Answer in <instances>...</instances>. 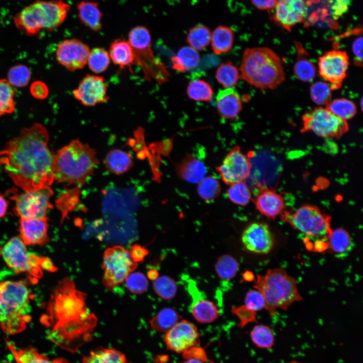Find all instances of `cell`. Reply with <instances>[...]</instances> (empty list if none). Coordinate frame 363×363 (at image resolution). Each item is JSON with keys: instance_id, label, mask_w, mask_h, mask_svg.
Wrapping results in <instances>:
<instances>
[{"instance_id": "ac0fdd59", "label": "cell", "mask_w": 363, "mask_h": 363, "mask_svg": "<svg viewBox=\"0 0 363 363\" xmlns=\"http://www.w3.org/2000/svg\"><path fill=\"white\" fill-rule=\"evenodd\" d=\"M73 95L86 106H94L105 102L109 99L104 78L95 75L85 76L73 90Z\"/></svg>"}, {"instance_id": "6da1fadb", "label": "cell", "mask_w": 363, "mask_h": 363, "mask_svg": "<svg viewBox=\"0 0 363 363\" xmlns=\"http://www.w3.org/2000/svg\"><path fill=\"white\" fill-rule=\"evenodd\" d=\"M86 298L71 278H65L54 288L41 319L48 339L73 353L92 339L97 326V317L87 308Z\"/></svg>"}, {"instance_id": "91938a15", "label": "cell", "mask_w": 363, "mask_h": 363, "mask_svg": "<svg viewBox=\"0 0 363 363\" xmlns=\"http://www.w3.org/2000/svg\"><path fill=\"white\" fill-rule=\"evenodd\" d=\"M147 277L151 280H155L158 277V272L155 269H150L147 272Z\"/></svg>"}, {"instance_id": "5b68a950", "label": "cell", "mask_w": 363, "mask_h": 363, "mask_svg": "<svg viewBox=\"0 0 363 363\" xmlns=\"http://www.w3.org/2000/svg\"><path fill=\"white\" fill-rule=\"evenodd\" d=\"M30 291L22 281L0 282V328L7 334L24 331L31 320Z\"/></svg>"}, {"instance_id": "7c38bea8", "label": "cell", "mask_w": 363, "mask_h": 363, "mask_svg": "<svg viewBox=\"0 0 363 363\" xmlns=\"http://www.w3.org/2000/svg\"><path fill=\"white\" fill-rule=\"evenodd\" d=\"M302 132H312L322 138H339L349 130L346 120L341 119L326 107L318 106L302 116Z\"/></svg>"}, {"instance_id": "7a4b0ae2", "label": "cell", "mask_w": 363, "mask_h": 363, "mask_svg": "<svg viewBox=\"0 0 363 363\" xmlns=\"http://www.w3.org/2000/svg\"><path fill=\"white\" fill-rule=\"evenodd\" d=\"M46 128L35 123L9 141L0 161L15 185L24 191L49 187L54 180V156L48 147Z\"/></svg>"}, {"instance_id": "30bf717a", "label": "cell", "mask_w": 363, "mask_h": 363, "mask_svg": "<svg viewBox=\"0 0 363 363\" xmlns=\"http://www.w3.org/2000/svg\"><path fill=\"white\" fill-rule=\"evenodd\" d=\"M281 218L293 228L316 240L327 241L332 231L330 217L315 206L302 205L293 212L282 213Z\"/></svg>"}, {"instance_id": "ba28073f", "label": "cell", "mask_w": 363, "mask_h": 363, "mask_svg": "<svg viewBox=\"0 0 363 363\" xmlns=\"http://www.w3.org/2000/svg\"><path fill=\"white\" fill-rule=\"evenodd\" d=\"M19 236L11 238L2 248L1 254L7 265L16 273H24L39 278L42 270L54 272L56 267L47 258L30 252Z\"/></svg>"}, {"instance_id": "f5cc1de1", "label": "cell", "mask_w": 363, "mask_h": 363, "mask_svg": "<svg viewBox=\"0 0 363 363\" xmlns=\"http://www.w3.org/2000/svg\"><path fill=\"white\" fill-rule=\"evenodd\" d=\"M231 312L239 319L238 326L240 328L244 327L249 323L257 322L256 312L250 310L245 305L232 307Z\"/></svg>"}, {"instance_id": "f907efd6", "label": "cell", "mask_w": 363, "mask_h": 363, "mask_svg": "<svg viewBox=\"0 0 363 363\" xmlns=\"http://www.w3.org/2000/svg\"><path fill=\"white\" fill-rule=\"evenodd\" d=\"M328 15L334 21L338 20L348 10L351 0H324Z\"/></svg>"}, {"instance_id": "7bdbcfd3", "label": "cell", "mask_w": 363, "mask_h": 363, "mask_svg": "<svg viewBox=\"0 0 363 363\" xmlns=\"http://www.w3.org/2000/svg\"><path fill=\"white\" fill-rule=\"evenodd\" d=\"M253 343L261 348H270L274 343L275 337L272 330L268 326L258 325L250 332Z\"/></svg>"}, {"instance_id": "bcb514c9", "label": "cell", "mask_w": 363, "mask_h": 363, "mask_svg": "<svg viewBox=\"0 0 363 363\" xmlns=\"http://www.w3.org/2000/svg\"><path fill=\"white\" fill-rule=\"evenodd\" d=\"M31 78L29 69L24 65L19 64L9 69L7 79L14 87H24L28 85Z\"/></svg>"}, {"instance_id": "8992f818", "label": "cell", "mask_w": 363, "mask_h": 363, "mask_svg": "<svg viewBox=\"0 0 363 363\" xmlns=\"http://www.w3.org/2000/svg\"><path fill=\"white\" fill-rule=\"evenodd\" d=\"M69 4L63 0L36 1L24 8L14 17L16 27L27 35L42 30L53 31L66 20L70 11Z\"/></svg>"}, {"instance_id": "d590c367", "label": "cell", "mask_w": 363, "mask_h": 363, "mask_svg": "<svg viewBox=\"0 0 363 363\" xmlns=\"http://www.w3.org/2000/svg\"><path fill=\"white\" fill-rule=\"evenodd\" d=\"M211 32L203 24H198L191 28L187 35L189 46L199 51L204 50L211 41Z\"/></svg>"}, {"instance_id": "5bb4252c", "label": "cell", "mask_w": 363, "mask_h": 363, "mask_svg": "<svg viewBox=\"0 0 363 363\" xmlns=\"http://www.w3.org/2000/svg\"><path fill=\"white\" fill-rule=\"evenodd\" d=\"M349 64V56L345 51L331 50L319 57L318 73L332 90L338 89L347 76Z\"/></svg>"}, {"instance_id": "44dd1931", "label": "cell", "mask_w": 363, "mask_h": 363, "mask_svg": "<svg viewBox=\"0 0 363 363\" xmlns=\"http://www.w3.org/2000/svg\"><path fill=\"white\" fill-rule=\"evenodd\" d=\"M47 218H23L20 221V237L26 245H42L48 241Z\"/></svg>"}, {"instance_id": "8fae6325", "label": "cell", "mask_w": 363, "mask_h": 363, "mask_svg": "<svg viewBox=\"0 0 363 363\" xmlns=\"http://www.w3.org/2000/svg\"><path fill=\"white\" fill-rule=\"evenodd\" d=\"M138 267L130 253L123 246H115L105 250L102 268L104 275L102 282L104 287L111 290L121 284Z\"/></svg>"}, {"instance_id": "4dcf8cb0", "label": "cell", "mask_w": 363, "mask_h": 363, "mask_svg": "<svg viewBox=\"0 0 363 363\" xmlns=\"http://www.w3.org/2000/svg\"><path fill=\"white\" fill-rule=\"evenodd\" d=\"M200 59L198 51L189 46L183 47L171 58L172 66L174 70L185 73L196 68Z\"/></svg>"}, {"instance_id": "11a10c76", "label": "cell", "mask_w": 363, "mask_h": 363, "mask_svg": "<svg viewBox=\"0 0 363 363\" xmlns=\"http://www.w3.org/2000/svg\"><path fill=\"white\" fill-rule=\"evenodd\" d=\"M352 50L354 57L355 65L361 66L362 62V38L357 37L352 45Z\"/></svg>"}, {"instance_id": "ab89813d", "label": "cell", "mask_w": 363, "mask_h": 363, "mask_svg": "<svg viewBox=\"0 0 363 363\" xmlns=\"http://www.w3.org/2000/svg\"><path fill=\"white\" fill-rule=\"evenodd\" d=\"M187 94L192 100L208 102L212 99L213 91L208 82L203 80L197 79L189 83L187 88Z\"/></svg>"}, {"instance_id": "cb8c5ba5", "label": "cell", "mask_w": 363, "mask_h": 363, "mask_svg": "<svg viewBox=\"0 0 363 363\" xmlns=\"http://www.w3.org/2000/svg\"><path fill=\"white\" fill-rule=\"evenodd\" d=\"M77 10L78 17L83 25L95 32L101 29L103 13L98 2L80 1L77 4Z\"/></svg>"}, {"instance_id": "b9f144b4", "label": "cell", "mask_w": 363, "mask_h": 363, "mask_svg": "<svg viewBox=\"0 0 363 363\" xmlns=\"http://www.w3.org/2000/svg\"><path fill=\"white\" fill-rule=\"evenodd\" d=\"M110 60L107 50L101 47H95L90 50L87 64L92 72L99 74L108 68Z\"/></svg>"}, {"instance_id": "83f0119b", "label": "cell", "mask_w": 363, "mask_h": 363, "mask_svg": "<svg viewBox=\"0 0 363 363\" xmlns=\"http://www.w3.org/2000/svg\"><path fill=\"white\" fill-rule=\"evenodd\" d=\"M297 56L293 66L295 76L300 81L309 82L314 80L316 68L307 55V52L299 42L296 43Z\"/></svg>"}, {"instance_id": "74e56055", "label": "cell", "mask_w": 363, "mask_h": 363, "mask_svg": "<svg viewBox=\"0 0 363 363\" xmlns=\"http://www.w3.org/2000/svg\"><path fill=\"white\" fill-rule=\"evenodd\" d=\"M325 107L336 116L346 121L353 118L357 113L354 102L345 98L331 99Z\"/></svg>"}, {"instance_id": "680465c9", "label": "cell", "mask_w": 363, "mask_h": 363, "mask_svg": "<svg viewBox=\"0 0 363 363\" xmlns=\"http://www.w3.org/2000/svg\"><path fill=\"white\" fill-rule=\"evenodd\" d=\"M8 204V201L0 194V218H3L6 214Z\"/></svg>"}, {"instance_id": "8d00e7d4", "label": "cell", "mask_w": 363, "mask_h": 363, "mask_svg": "<svg viewBox=\"0 0 363 363\" xmlns=\"http://www.w3.org/2000/svg\"><path fill=\"white\" fill-rule=\"evenodd\" d=\"M215 77L224 88H233L240 79L239 70L229 61L224 62L218 67Z\"/></svg>"}, {"instance_id": "603a6c76", "label": "cell", "mask_w": 363, "mask_h": 363, "mask_svg": "<svg viewBox=\"0 0 363 363\" xmlns=\"http://www.w3.org/2000/svg\"><path fill=\"white\" fill-rule=\"evenodd\" d=\"M255 204L262 215L272 218L282 214L285 207L282 197L274 190L270 189L262 191L256 197Z\"/></svg>"}, {"instance_id": "836d02e7", "label": "cell", "mask_w": 363, "mask_h": 363, "mask_svg": "<svg viewBox=\"0 0 363 363\" xmlns=\"http://www.w3.org/2000/svg\"><path fill=\"white\" fill-rule=\"evenodd\" d=\"M8 345L16 361L18 363H70L63 358L50 359L32 347L17 350L12 344Z\"/></svg>"}, {"instance_id": "681fc988", "label": "cell", "mask_w": 363, "mask_h": 363, "mask_svg": "<svg viewBox=\"0 0 363 363\" xmlns=\"http://www.w3.org/2000/svg\"><path fill=\"white\" fill-rule=\"evenodd\" d=\"M126 285L132 293L140 294L145 292L149 286L147 277L139 272H132L126 279Z\"/></svg>"}, {"instance_id": "c3c4849f", "label": "cell", "mask_w": 363, "mask_h": 363, "mask_svg": "<svg viewBox=\"0 0 363 363\" xmlns=\"http://www.w3.org/2000/svg\"><path fill=\"white\" fill-rule=\"evenodd\" d=\"M332 91L327 83L317 82L310 87L311 98L315 103L320 106H325L331 100Z\"/></svg>"}, {"instance_id": "816d5d0a", "label": "cell", "mask_w": 363, "mask_h": 363, "mask_svg": "<svg viewBox=\"0 0 363 363\" xmlns=\"http://www.w3.org/2000/svg\"><path fill=\"white\" fill-rule=\"evenodd\" d=\"M245 306L250 310L256 312L266 308L265 300L262 294L257 290H251L247 293Z\"/></svg>"}, {"instance_id": "e7e4bbea", "label": "cell", "mask_w": 363, "mask_h": 363, "mask_svg": "<svg viewBox=\"0 0 363 363\" xmlns=\"http://www.w3.org/2000/svg\"><path fill=\"white\" fill-rule=\"evenodd\" d=\"M289 363H299V362H298V361H294H294H291L290 362H289Z\"/></svg>"}, {"instance_id": "e0dca14e", "label": "cell", "mask_w": 363, "mask_h": 363, "mask_svg": "<svg viewBox=\"0 0 363 363\" xmlns=\"http://www.w3.org/2000/svg\"><path fill=\"white\" fill-rule=\"evenodd\" d=\"M199 337L197 327L192 323L183 320L165 332L163 340L169 350L179 353L196 346Z\"/></svg>"}, {"instance_id": "f6af8a7d", "label": "cell", "mask_w": 363, "mask_h": 363, "mask_svg": "<svg viewBox=\"0 0 363 363\" xmlns=\"http://www.w3.org/2000/svg\"><path fill=\"white\" fill-rule=\"evenodd\" d=\"M199 196L206 202H210L216 198L221 191L219 181L212 176L204 177L198 183L197 188Z\"/></svg>"}, {"instance_id": "9a60e30c", "label": "cell", "mask_w": 363, "mask_h": 363, "mask_svg": "<svg viewBox=\"0 0 363 363\" xmlns=\"http://www.w3.org/2000/svg\"><path fill=\"white\" fill-rule=\"evenodd\" d=\"M252 164L238 146L233 147L216 167L223 182L228 185L245 181L251 173Z\"/></svg>"}, {"instance_id": "d6a6232c", "label": "cell", "mask_w": 363, "mask_h": 363, "mask_svg": "<svg viewBox=\"0 0 363 363\" xmlns=\"http://www.w3.org/2000/svg\"><path fill=\"white\" fill-rule=\"evenodd\" d=\"M327 241L329 248L339 257L346 256L353 247L349 233L341 228L332 230Z\"/></svg>"}, {"instance_id": "ffe728a7", "label": "cell", "mask_w": 363, "mask_h": 363, "mask_svg": "<svg viewBox=\"0 0 363 363\" xmlns=\"http://www.w3.org/2000/svg\"><path fill=\"white\" fill-rule=\"evenodd\" d=\"M274 8V20L289 31L295 25L304 22L308 13L305 0H277Z\"/></svg>"}, {"instance_id": "94428289", "label": "cell", "mask_w": 363, "mask_h": 363, "mask_svg": "<svg viewBox=\"0 0 363 363\" xmlns=\"http://www.w3.org/2000/svg\"><path fill=\"white\" fill-rule=\"evenodd\" d=\"M180 363H205L203 359L196 358H186V360Z\"/></svg>"}, {"instance_id": "f1b7e54d", "label": "cell", "mask_w": 363, "mask_h": 363, "mask_svg": "<svg viewBox=\"0 0 363 363\" xmlns=\"http://www.w3.org/2000/svg\"><path fill=\"white\" fill-rule=\"evenodd\" d=\"M233 31L229 27L219 25L211 32L212 49L214 53L219 55L228 52L233 46Z\"/></svg>"}, {"instance_id": "d4e9b609", "label": "cell", "mask_w": 363, "mask_h": 363, "mask_svg": "<svg viewBox=\"0 0 363 363\" xmlns=\"http://www.w3.org/2000/svg\"><path fill=\"white\" fill-rule=\"evenodd\" d=\"M108 53L110 60L121 68L137 64L134 50L128 40H114L110 45Z\"/></svg>"}, {"instance_id": "e575fe53", "label": "cell", "mask_w": 363, "mask_h": 363, "mask_svg": "<svg viewBox=\"0 0 363 363\" xmlns=\"http://www.w3.org/2000/svg\"><path fill=\"white\" fill-rule=\"evenodd\" d=\"M182 318L174 309L166 308L160 311L150 321L151 328L157 332H166Z\"/></svg>"}, {"instance_id": "3957f363", "label": "cell", "mask_w": 363, "mask_h": 363, "mask_svg": "<svg viewBox=\"0 0 363 363\" xmlns=\"http://www.w3.org/2000/svg\"><path fill=\"white\" fill-rule=\"evenodd\" d=\"M239 70L241 79L262 90L276 88L285 78L280 57L266 47L246 49Z\"/></svg>"}, {"instance_id": "f546056e", "label": "cell", "mask_w": 363, "mask_h": 363, "mask_svg": "<svg viewBox=\"0 0 363 363\" xmlns=\"http://www.w3.org/2000/svg\"><path fill=\"white\" fill-rule=\"evenodd\" d=\"M82 363H131L122 352L113 348H101L85 356Z\"/></svg>"}, {"instance_id": "f35d334b", "label": "cell", "mask_w": 363, "mask_h": 363, "mask_svg": "<svg viewBox=\"0 0 363 363\" xmlns=\"http://www.w3.org/2000/svg\"><path fill=\"white\" fill-rule=\"evenodd\" d=\"M16 91L7 79H0V117L13 113L16 109Z\"/></svg>"}, {"instance_id": "60d3db41", "label": "cell", "mask_w": 363, "mask_h": 363, "mask_svg": "<svg viewBox=\"0 0 363 363\" xmlns=\"http://www.w3.org/2000/svg\"><path fill=\"white\" fill-rule=\"evenodd\" d=\"M216 273L220 279L223 280H230L236 274L239 265L237 260L229 255L220 256L215 265Z\"/></svg>"}, {"instance_id": "277c9868", "label": "cell", "mask_w": 363, "mask_h": 363, "mask_svg": "<svg viewBox=\"0 0 363 363\" xmlns=\"http://www.w3.org/2000/svg\"><path fill=\"white\" fill-rule=\"evenodd\" d=\"M98 164L95 150L78 140L71 141L54 156L53 173L60 183L83 186Z\"/></svg>"}, {"instance_id": "be15d7a7", "label": "cell", "mask_w": 363, "mask_h": 363, "mask_svg": "<svg viewBox=\"0 0 363 363\" xmlns=\"http://www.w3.org/2000/svg\"><path fill=\"white\" fill-rule=\"evenodd\" d=\"M2 363H15V362H11V361H3V362H2ZM15 363H18V362H17V361H16Z\"/></svg>"}, {"instance_id": "9f6ffc18", "label": "cell", "mask_w": 363, "mask_h": 363, "mask_svg": "<svg viewBox=\"0 0 363 363\" xmlns=\"http://www.w3.org/2000/svg\"><path fill=\"white\" fill-rule=\"evenodd\" d=\"M132 259L136 263L143 261L149 252L144 247L138 244L133 245L130 252Z\"/></svg>"}, {"instance_id": "4316f807", "label": "cell", "mask_w": 363, "mask_h": 363, "mask_svg": "<svg viewBox=\"0 0 363 363\" xmlns=\"http://www.w3.org/2000/svg\"><path fill=\"white\" fill-rule=\"evenodd\" d=\"M190 311L195 319L203 324L212 323L219 316L218 310L213 302L198 296H193Z\"/></svg>"}, {"instance_id": "ee69618b", "label": "cell", "mask_w": 363, "mask_h": 363, "mask_svg": "<svg viewBox=\"0 0 363 363\" xmlns=\"http://www.w3.org/2000/svg\"><path fill=\"white\" fill-rule=\"evenodd\" d=\"M227 195L231 202L239 206L247 205L251 199V193L245 181L229 185Z\"/></svg>"}, {"instance_id": "52a82bcc", "label": "cell", "mask_w": 363, "mask_h": 363, "mask_svg": "<svg viewBox=\"0 0 363 363\" xmlns=\"http://www.w3.org/2000/svg\"><path fill=\"white\" fill-rule=\"evenodd\" d=\"M254 287L264 296L266 309L271 316L277 309L286 311L292 304L302 298L295 279L281 268L269 269L264 275H257Z\"/></svg>"}, {"instance_id": "4fadbf2b", "label": "cell", "mask_w": 363, "mask_h": 363, "mask_svg": "<svg viewBox=\"0 0 363 363\" xmlns=\"http://www.w3.org/2000/svg\"><path fill=\"white\" fill-rule=\"evenodd\" d=\"M52 194L53 191L50 186L25 191L15 198L14 212L20 218H46L48 210L52 208L50 199Z\"/></svg>"}, {"instance_id": "6f0895ef", "label": "cell", "mask_w": 363, "mask_h": 363, "mask_svg": "<svg viewBox=\"0 0 363 363\" xmlns=\"http://www.w3.org/2000/svg\"><path fill=\"white\" fill-rule=\"evenodd\" d=\"M257 8L261 10H268L274 8L277 0H251Z\"/></svg>"}, {"instance_id": "d6986e66", "label": "cell", "mask_w": 363, "mask_h": 363, "mask_svg": "<svg viewBox=\"0 0 363 363\" xmlns=\"http://www.w3.org/2000/svg\"><path fill=\"white\" fill-rule=\"evenodd\" d=\"M241 241L247 250L256 254H268L274 244L268 225L260 222H253L246 227L242 233Z\"/></svg>"}, {"instance_id": "7dc6e473", "label": "cell", "mask_w": 363, "mask_h": 363, "mask_svg": "<svg viewBox=\"0 0 363 363\" xmlns=\"http://www.w3.org/2000/svg\"><path fill=\"white\" fill-rule=\"evenodd\" d=\"M153 286L156 293L164 299H172L177 291L175 281L168 276L158 277L154 280Z\"/></svg>"}, {"instance_id": "6125c7cd", "label": "cell", "mask_w": 363, "mask_h": 363, "mask_svg": "<svg viewBox=\"0 0 363 363\" xmlns=\"http://www.w3.org/2000/svg\"><path fill=\"white\" fill-rule=\"evenodd\" d=\"M244 278L247 281H252L254 279V275L251 272L247 271L244 274Z\"/></svg>"}, {"instance_id": "2e32d148", "label": "cell", "mask_w": 363, "mask_h": 363, "mask_svg": "<svg viewBox=\"0 0 363 363\" xmlns=\"http://www.w3.org/2000/svg\"><path fill=\"white\" fill-rule=\"evenodd\" d=\"M90 50L89 46L79 39H65L57 46L56 58L68 70L75 71L87 65Z\"/></svg>"}, {"instance_id": "7402d4cb", "label": "cell", "mask_w": 363, "mask_h": 363, "mask_svg": "<svg viewBox=\"0 0 363 363\" xmlns=\"http://www.w3.org/2000/svg\"><path fill=\"white\" fill-rule=\"evenodd\" d=\"M218 113L223 118L233 119L240 112L243 101L239 94L233 88L220 90L216 97Z\"/></svg>"}, {"instance_id": "9c48e42d", "label": "cell", "mask_w": 363, "mask_h": 363, "mask_svg": "<svg viewBox=\"0 0 363 363\" xmlns=\"http://www.w3.org/2000/svg\"><path fill=\"white\" fill-rule=\"evenodd\" d=\"M128 41L134 50L136 63L141 66L147 79H154L159 84L168 80L169 72L151 48V35L147 27L138 25L132 28Z\"/></svg>"}, {"instance_id": "db71d44e", "label": "cell", "mask_w": 363, "mask_h": 363, "mask_svg": "<svg viewBox=\"0 0 363 363\" xmlns=\"http://www.w3.org/2000/svg\"><path fill=\"white\" fill-rule=\"evenodd\" d=\"M30 92L33 97L37 99H44L48 95L47 86L41 81H35L30 86Z\"/></svg>"}, {"instance_id": "484cf974", "label": "cell", "mask_w": 363, "mask_h": 363, "mask_svg": "<svg viewBox=\"0 0 363 363\" xmlns=\"http://www.w3.org/2000/svg\"><path fill=\"white\" fill-rule=\"evenodd\" d=\"M177 171L178 176L184 180L197 183L204 177L206 168L201 161L189 155L177 166Z\"/></svg>"}, {"instance_id": "1f68e13d", "label": "cell", "mask_w": 363, "mask_h": 363, "mask_svg": "<svg viewBox=\"0 0 363 363\" xmlns=\"http://www.w3.org/2000/svg\"><path fill=\"white\" fill-rule=\"evenodd\" d=\"M104 162L106 168L116 174L124 173L133 164L130 154L120 149L110 151L105 157Z\"/></svg>"}]
</instances>
